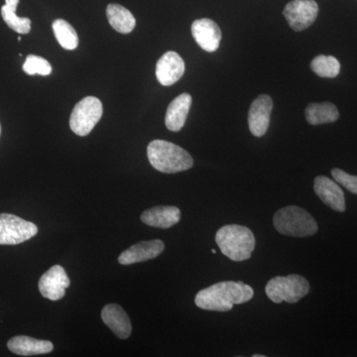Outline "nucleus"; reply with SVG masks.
I'll use <instances>...</instances> for the list:
<instances>
[{
	"mask_svg": "<svg viewBox=\"0 0 357 357\" xmlns=\"http://www.w3.org/2000/svg\"><path fill=\"white\" fill-rule=\"evenodd\" d=\"M180 220L181 211L177 206H154L141 215V220L145 225L158 229H170Z\"/></svg>",
	"mask_w": 357,
	"mask_h": 357,
	"instance_id": "dca6fc26",
	"label": "nucleus"
},
{
	"mask_svg": "<svg viewBox=\"0 0 357 357\" xmlns=\"http://www.w3.org/2000/svg\"><path fill=\"white\" fill-rule=\"evenodd\" d=\"M305 114L307 121L312 126L333 123L340 117L337 107L332 102L311 103L305 110Z\"/></svg>",
	"mask_w": 357,
	"mask_h": 357,
	"instance_id": "aec40b11",
	"label": "nucleus"
},
{
	"mask_svg": "<svg viewBox=\"0 0 357 357\" xmlns=\"http://www.w3.org/2000/svg\"><path fill=\"white\" fill-rule=\"evenodd\" d=\"M191 105L192 96L189 93H182L169 105L165 117L166 126L169 130L178 132L184 128Z\"/></svg>",
	"mask_w": 357,
	"mask_h": 357,
	"instance_id": "f3484780",
	"label": "nucleus"
},
{
	"mask_svg": "<svg viewBox=\"0 0 357 357\" xmlns=\"http://www.w3.org/2000/svg\"><path fill=\"white\" fill-rule=\"evenodd\" d=\"M277 231L283 236L309 237L318 232L319 227L314 218L297 206H289L277 211L273 218Z\"/></svg>",
	"mask_w": 357,
	"mask_h": 357,
	"instance_id": "20e7f679",
	"label": "nucleus"
},
{
	"mask_svg": "<svg viewBox=\"0 0 357 357\" xmlns=\"http://www.w3.org/2000/svg\"><path fill=\"white\" fill-rule=\"evenodd\" d=\"M103 114L102 103L95 96H86L77 102L70 117V128L79 136L91 132Z\"/></svg>",
	"mask_w": 357,
	"mask_h": 357,
	"instance_id": "423d86ee",
	"label": "nucleus"
},
{
	"mask_svg": "<svg viewBox=\"0 0 357 357\" xmlns=\"http://www.w3.org/2000/svg\"><path fill=\"white\" fill-rule=\"evenodd\" d=\"M314 190L326 206L338 213H344L347 208L344 194L337 182L325 176H319L314 178Z\"/></svg>",
	"mask_w": 357,
	"mask_h": 357,
	"instance_id": "4468645a",
	"label": "nucleus"
},
{
	"mask_svg": "<svg viewBox=\"0 0 357 357\" xmlns=\"http://www.w3.org/2000/svg\"><path fill=\"white\" fill-rule=\"evenodd\" d=\"M215 243L223 255L232 261L248 260L255 251V234L248 227L238 225H225L218 230Z\"/></svg>",
	"mask_w": 357,
	"mask_h": 357,
	"instance_id": "7ed1b4c3",
	"label": "nucleus"
},
{
	"mask_svg": "<svg viewBox=\"0 0 357 357\" xmlns=\"http://www.w3.org/2000/svg\"><path fill=\"white\" fill-rule=\"evenodd\" d=\"M253 357H264V356H262V354H255Z\"/></svg>",
	"mask_w": 357,
	"mask_h": 357,
	"instance_id": "a878e982",
	"label": "nucleus"
},
{
	"mask_svg": "<svg viewBox=\"0 0 357 357\" xmlns=\"http://www.w3.org/2000/svg\"><path fill=\"white\" fill-rule=\"evenodd\" d=\"M273 102L269 96L262 95L251 105L248 114V126L251 133L256 137H262L267 132Z\"/></svg>",
	"mask_w": 357,
	"mask_h": 357,
	"instance_id": "9d476101",
	"label": "nucleus"
},
{
	"mask_svg": "<svg viewBox=\"0 0 357 357\" xmlns=\"http://www.w3.org/2000/svg\"><path fill=\"white\" fill-rule=\"evenodd\" d=\"M283 14L294 31H303L316 21L319 6L314 0H293L284 8Z\"/></svg>",
	"mask_w": 357,
	"mask_h": 357,
	"instance_id": "6e6552de",
	"label": "nucleus"
},
{
	"mask_svg": "<svg viewBox=\"0 0 357 357\" xmlns=\"http://www.w3.org/2000/svg\"><path fill=\"white\" fill-rule=\"evenodd\" d=\"M107 20L115 31L128 34L135 28L136 20L133 14L119 4H109L107 8Z\"/></svg>",
	"mask_w": 357,
	"mask_h": 357,
	"instance_id": "6ab92c4d",
	"label": "nucleus"
},
{
	"mask_svg": "<svg viewBox=\"0 0 357 357\" xmlns=\"http://www.w3.org/2000/svg\"><path fill=\"white\" fill-rule=\"evenodd\" d=\"M102 319L112 333L121 340H126L131 335L132 326L124 310L116 304L107 305L102 311Z\"/></svg>",
	"mask_w": 357,
	"mask_h": 357,
	"instance_id": "2eb2a0df",
	"label": "nucleus"
},
{
	"mask_svg": "<svg viewBox=\"0 0 357 357\" xmlns=\"http://www.w3.org/2000/svg\"><path fill=\"white\" fill-rule=\"evenodd\" d=\"M309 291V282L305 277L297 274L274 277L265 287L267 297L276 304L282 302L295 304L307 296Z\"/></svg>",
	"mask_w": 357,
	"mask_h": 357,
	"instance_id": "39448f33",
	"label": "nucleus"
},
{
	"mask_svg": "<svg viewBox=\"0 0 357 357\" xmlns=\"http://www.w3.org/2000/svg\"><path fill=\"white\" fill-rule=\"evenodd\" d=\"M0 133H1V126H0Z\"/></svg>",
	"mask_w": 357,
	"mask_h": 357,
	"instance_id": "cd10ccee",
	"label": "nucleus"
},
{
	"mask_svg": "<svg viewBox=\"0 0 357 357\" xmlns=\"http://www.w3.org/2000/svg\"><path fill=\"white\" fill-rule=\"evenodd\" d=\"M164 249H165V244L159 239L141 241L123 251L119 255V262L122 265H130L148 261L158 257L163 252Z\"/></svg>",
	"mask_w": 357,
	"mask_h": 357,
	"instance_id": "f8f14e48",
	"label": "nucleus"
},
{
	"mask_svg": "<svg viewBox=\"0 0 357 357\" xmlns=\"http://www.w3.org/2000/svg\"><path fill=\"white\" fill-rule=\"evenodd\" d=\"M23 70L30 76H34V75L49 76L52 72V66L44 58L29 55L26 58L25 63L23 64Z\"/></svg>",
	"mask_w": 357,
	"mask_h": 357,
	"instance_id": "b1692460",
	"label": "nucleus"
},
{
	"mask_svg": "<svg viewBox=\"0 0 357 357\" xmlns=\"http://www.w3.org/2000/svg\"><path fill=\"white\" fill-rule=\"evenodd\" d=\"M70 285V281L64 268L60 265H54L39 281V291L44 298L51 301L62 299L66 289Z\"/></svg>",
	"mask_w": 357,
	"mask_h": 357,
	"instance_id": "1a4fd4ad",
	"label": "nucleus"
},
{
	"mask_svg": "<svg viewBox=\"0 0 357 357\" xmlns=\"http://www.w3.org/2000/svg\"><path fill=\"white\" fill-rule=\"evenodd\" d=\"M150 164L157 171L175 174L189 170L194 165V160L182 147L165 140H153L147 147Z\"/></svg>",
	"mask_w": 357,
	"mask_h": 357,
	"instance_id": "f03ea898",
	"label": "nucleus"
},
{
	"mask_svg": "<svg viewBox=\"0 0 357 357\" xmlns=\"http://www.w3.org/2000/svg\"><path fill=\"white\" fill-rule=\"evenodd\" d=\"M332 175L335 182L349 190L352 194L357 195V176L349 175L340 169H333Z\"/></svg>",
	"mask_w": 357,
	"mask_h": 357,
	"instance_id": "393cba45",
	"label": "nucleus"
},
{
	"mask_svg": "<svg viewBox=\"0 0 357 357\" xmlns=\"http://www.w3.org/2000/svg\"><path fill=\"white\" fill-rule=\"evenodd\" d=\"M184 60L176 52H167L157 62L156 77L162 86H169L177 83L184 76Z\"/></svg>",
	"mask_w": 357,
	"mask_h": 357,
	"instance_id": "9b49d317",
	"label": "nucleus"
},
{
	"mask_svg": "<svg viewBox=\"0 0 357 357\" xmlns=\"http://www.w3.org/2000/svg\"><path fill=\"white\" fill-rule=\"evenodd\" d=\"M53 31L59 44L66 50H75L79 46V36L69 22L57 20L53 22Z\"/></svg>",
	"mask_w": 357,
	"mask_h": 357,
	"instance_id": "4be33fe9",
	"label": "nucleus"
},
{
	"mask_svg": "<svg viewBox=\"0 0 357 357\" xmlns=\"http://www.w3.org/2000/svg\"><path fill=\"white\" fill-rule=\"evenodd\" d=\"M253 295V289L243 282H218L199 291L195 298V303L199 309L206 311L227 312L234 305L248 303L252 299Z\"/></svg>",
	"mask_w": 357,
	"mask_h": 357,
	"instance_id": "f257e3e1",
	"label": "nucleus"
},
{
	"mask_svg": "<svg viewBox=\"0 0 357 357\" xmlns=\"http://www.w3.org/2000/svg\"><path fill=\"white\" fill-rule=\"evenodd\" d=\"M38 227L9 213L0 215V245H16L36 236Z\"/></svg>",
	"mask_w": 357,
	"mask_h": 357,
	"instance_id": "0eeeda50",
	"label": "nucleus"
},
{
	"mask_svg": "<svg viewBox=\"0 0 357 357\" xmlns=\"http://www.w3.org/2000/svg\"><path fill=\"white\" fill-rule=\"evenodd\" d=\"M211 252H213V255H215V253H217V251H215V249H211Z\"/></svg>",
	"mask_w": 357,
	"mask_h": 357,
	"instance_id": "bb28decb",
	"label": "nucleus"
},
{
	"mask_svg": "<svg viewBox=\"0 0 357 357\" xmlns=\"http://www.w3.org/2000/svg\"><path fill=\"white\" fill-rule=\"evenodd\" d=\"M9 351L21 356H38L49 354L53 351L54 345L49 340H40L36 338L18 335L9 340L7 344Z\"/></svg>",
	"mask_w": 357,
	"mask_h": 357,
	"instance_id": "a211bd4d",
	"label": "nucleus"
},
{
	"mask_svg": "<svg viewBox=\"0 0 357 357\" xmlns=\"http://www.w3.org/2000/svg\"><path fill=\"white\" fill-rule=\"evenodd\" d=\"M18 3L20 0H6V4L1 7L2 18L14 31L20 34H27L31 30V20L16 15Z\"/></svg>",
	"mask_w": 357,
	"mask_h": 357,
	"instance_id": "412c9836",
	"label": "nucleus"
},
{
	"mask_svg": "<svg viewBox=\"0 0 357 357\" xmlns=\"http://www.w3.org/2000/svg\"><path fill=\"white\" fill-rule=\"evenodd\" d=\"M314 74L321 77H335L340 74V64L333 56L319 55L311 63Z\"/></svg>",
	"mask_w": 357,
	"mask_h": 357,
	"instance_id": "5701e85b",
	"label": "nucleus"
},
{
	"mask_svg": "<svg viewBox=\"0 0 357 357\" xmlns=\"http://www.w3.org/2000/svg\"><path fill=\"white\" fill-rule=\"evenodd\" d=\"M192 34L197 43L204 51L215 52L220 47L222 31L215 21L208 18L194 21L192 24Z\"/></svg>",
	"mask_w": 357,
	"mask_h": 357,
	"instance_id": "ddd939ff",
	"label": "nucleus"
}]
</instances>
